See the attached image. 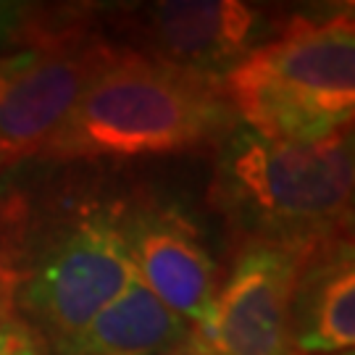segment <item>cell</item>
<instances>
[{"instance_id":"obj_1","label":"cell","mask_w":355,"mask_h":355,"mask_svg":"<svg viewBox=\"0 0 355 355\" xmlns=\"http://www.w3.org/2000/svg\"><path fill=\"white\" fill-rule=\"evenodd\" d=\"M237 127L224 79L116 51L79 95L40 158L129 161L221 145Z\"/></svg>"},{"instance_id":"obj_2","label":"cell","mask_w":355,"mask_h":355,"mask_svg":"<svg viewBox=\"0 0 355 355\" xmlns=\"http://www.w3.org/2000/svg\"><path fill=\"white\" fill-rule=\"evenodd\" d=\"M350 129L321 142H274L234 127L218 145L211 200L245 245L308 255L350 237Z\"/></svg>"},{"instance_id":"obj_3","label":"cell","mask_w":355,"mask_h":355,"mask_svg":"<svg viewBox=\"0 0 355 355\" xmlns=\"http://www.w3.org/2000/svg\"><path fill=\"white\" fill-rule=\"evenodd\" d=\"M224 92L250 132L274 142H321L355 114L353 11L292 16L277 37L229 69Z\"/></svg>"},{"instance_id":"obj_4","label":"cell","mask_w":355,"mask_h":355,"mask_svg":"<svg viewBox=\"0 0 355 355\" xmlns=\"http://www.w3.org/2000/svg\"><path fill=\"white\" fill-rule=\"evenodd\" d=\"M114 205L89 208L53 229L24 271L13 274L11 305L55 347L89 324L135 279Z\"/></svg>"},{"instance_id":"obj_5","label":"cell","mask_w":355,"mask_h":355,"mask_svg":"<svg viewBox=\"0 0 355 355\" xmlns=\"http://www.w3.org/2000/svg\"><path fill=\"white\" fill-rule=\"evenodd\" d=\"M297 266L300 255L290 250L242 245L184 355H295L290 300Z\"/></svg>"},{"instance_id":"obj_6","label":"cell","mask_w":355,"mask_h":355,"mask_svg":"<svg viewBox=\"0 0 355 355\" xmlns=\"http://www.w3.org/2000/svg\"><path fill=\"white\" fill-rule=\"evenodd\" d=\"M114 218L137 279L192 327L200 324L216 297V261L195 218L155 198L116 203Z\"/></svg>"},{"instance_id":"obj_7","label":"cell","mask_w":355,"mask_h":355,"mask_svg":"<svg viewBox=\"0 0 355 355\" xmlns=\"http://www.w3.org/2000/svg\"><path fill=\"white\" fill-rule=\"evenodd\" d=\"M116 51L89 32L37 51V58L0 98V171L42 153Z\"/></svg>"},{"instance_id":"obj_8","label":"cell","mask_w":355,"mask_h":355,"mask_svg":"<svg viewBox=\"0 0 355 355\" xmlns=\"http://www.w3.org/2000/svg\"><path fill=\"white\" fill-rule=\"evenodd\" d=\"M263 11L237 0H168L137 13L135 32L148 55L166 64L224 76L261 45Z\"/></svg>"},{"instance_id":"obj_9","label":"cell","mask_w":355,"mask_h":355,"mask_svg":"<svg viewBox=\"0 0 355 355\" xmlns=\"http://www.w3.org/2000/svg\"><path fill=\"white\" fill-rule=\"evenodd\" d=\"M295 355H337L355 343V255L343 237L300 258L290 300Z\"/></svg>"},{"instance_id":"obj_10","label":"cell","mask_w":355,"mask_h":355,"mask_svg":"<svg viewBox=\"0 0 355 355\" xmlns=\"http://www.w3.org/2000/svg\"><path fill=\"white\" fill-rule=\"evenodd\" d=\"M192 324L155 297L137 277L98 316L69 340L53 347L55 355H184Z\"/></svg>"},{"instance_id":"obj_11","label":"cell","mask_w":355,"mask_h":355,"mask_svg":"<svg viewBox=\"0 0 355 355\" xmlns=\"http://www.w3.org/2000/svg\"><path fill=\"white\" fill-rule=\"evenodd\" d=\"M76 35H85L82 24L76 21V13L0 0V53L11 51L21 42L32 45V51H42Z\"/></svg>"},{"instance_id":"obj_12","label":"cell","mask_w":355,"mask_h":355,"mask_svg":"<svg viewBox=\"0 0 355 355\" xmlns=\"http://www.w3.org/2000/svg\"><path fill=\"white\" fill-rule=\"evenodd\" d=\"M0 355H48V345L16 313L0 316Z\"/></svg>"},{"instance_id":"obj_13","label":"cell","mask_w":355,"mask_h":355,"mask_svg":"<svg viewBox=\"0 0 355 355\" xmlns=\"http://www.w3.org/2000/svg\"><path fill=\"white\" fill-rule=\"evenodd\" d=\"M37 58V51L11 53V55H0V98L6 95V89L11 87V82L24 71L26 66Z\"/></svg>"},{"instance_id":"obj_14","label":"cell","mask_w":355,"mask_h":355,"mask_svg":"<svg viewBox=\"0 0 355 355\" xmlns=\"http://www.w3.org/2000/svg\"><path fill=\"white\" fill-rule=\"evenodd\" d=\"M11 292H13V274L6 263V255L0 253V316L11 311Z\"/></svg>"},{"instance_id":"obj_15","label":"cell","mask_w":355,"mask_h":355,"mask_svg":"<svg viewBox=\"0 0 355 355\" xmlns=\"http://www.w3.org/2000/svg\"><path fill=\"white\" fill-rule=\"evenodd\" d=\"M337 355H353V350H345V353H337Z\"/></svg>"}]
</instances>
